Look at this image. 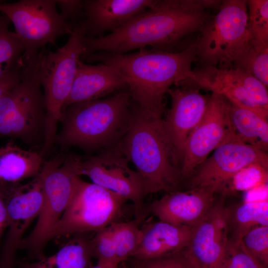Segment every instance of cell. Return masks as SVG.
<instances>
[{"label": "cell", "mask_w": 268, "mask_h": 268, "mask_svg": "<svg viewBox=\"0 0 268 268\" xmlns=\"http://www.w3.org/2000/svg\"><path fill=\"white\" fill-rule=\"evenodd\" d=\"M216 0H161L118 30L83 39L81 59L96 52L123 54L151 47L169 51L184 38L200 31L211 17L207 10L219 7Z\"/></svg>", "instance_id": "cell-1"}, {"label": "cell", "mask_w": 268, "mask_h": 268, "mask_svg": "<svg viewBox=\"0 0 268 268\" xmlns=\"http://www.w3.org/2000/svg\"><path fill=\"white\" fill-rule=\"evenodd\" d=\"M84 60L111 66L126 79L133 102L158 117L166 112L165 95L173 85L178 86L197 61L194 43L178 52L146 48L123 54L96 52Z\"/></svg>", "instance_id": "cell-2"}, {"label": "cell", "mask_w": 268, "mask_h": 268, "mask_svg": "<svg viewBox=\"0 0 268 268\" xmlns=\"http://www.w3.org/2000/svg\"><path fill=\"white\" fill-rule=\"evenodd\" d=\"M116 147L134 165L145 195L170 193L178 185L180 163L165 130L163 118L132 102L128 130Z\"/></svg>", "instance_id": "cell-3"}, {"label": "cell", "mask_w": 268, "mask_h": 268, "mask_svg": "<svg viewBox=\"0 0 268 268\" xmlns=\"http://www.w3.org/2000/svg\"><path fill=\"white\" fill-rule=\"evenodd\" d=\"M132 117L128 89L102 99L70 104L62 110L55 142L92 151L116 146L126 134Z\"/></svg>", "instance_id": "cell-4"}, {"label": "cell", "mask_w": 268, "mask_h": 268, "mask_svg": "<svg viewBox=\"0 0 268 268\" xmlns=\"http://www.w3.org/2000/svg\"><path fill=\"white\" fill-rule=\"evenodd\" d=\"M84 37L81 24L73 29L62 47L55 52L44 47L38 53L35 64L46 108L45 136L41 150L44 155L55 142L57 124L74 80Z\"/></svg>", "instance_id": "cell-5"}, {"label": "cell", "mask_w": 268, "mask_h": 268, "mask_svg": "<svg viewBox=\"0 0 268 268\" xmlns=\"http://www.w3.org/2000/svg\"><path fill=\"white\" fill-rule=\"evenodd\" d=\"M46 108L35 63L24 64L19 82L0 98V136L43 145Z\"/></svg>", "instance_id": "cell-6"}, {"label": "cell", "mask_w": 268, "mask_h": 268, "mask_svg": "<svg viewBox=\"0 0 268 268\" xmlns=\"http://www.w3.org/2000/svg\"><path fill=\"white\" fill-rule=\"evenodd\" d=\"M78 158H65L60 154L44 164L42 208L33 229L18 247L26 251L31 260L38 261L45 257L44 250L50 241L51 233L72 198L75 177L79 176Z\"/></svg>", "instance_id": "cell-7"}, {"label": "cell", "mask_w": 268, "mask_h": 268, "mask_svg": "<svg viewBox=\"0 0 268 268\" xmlns=\"http://www.w3.org/2000/svg\"><path fill=\"white\" fill-rule=\"evenodd\" d=\"M194 42L197 61L202 65L230 67L248 45L247 0H224Z\"/></svg>", "instance_id": "cell-8"}, {"label": "cell", "mask_w": 268, "mask_h": 268, "mask_svg": "<svg viewBox=\"0 0 268 268\" xmlns=\"http://www.w3.org/2000/svg\"><path fill=\"white\" fill-rule=\"evenodd\" d=\"M127 201L115 193L76 176L72 198L52 230L50 240L96 232L109 226L116 222Z\"/></svg>", "instance_id": "cell-9"}, {"label": "cell", "mask_w": 268, "mask_h": 268, "mask_svg": "<svg viewBox=\"0 0 268 268\" xmlns=\"http://www.w3.org/2000/svg\"><path fill=\"white\" fill-rule=\"evenodd\" d=\"M0 12L14 25L24 47L25 64L36 62L40 51L57 39L70 35L73 30L57 8L56 0H21L12 3L0 1Z\"/></svg>", "instance_id": "cell-10"}, {"label": "cell", "mask_w": 268, "mask_h": 268, "mask_svg": "<svg viewBox=\"0 0 268 268\" xmlns=\"http://www.w3.org/2000/svg\"><path fill=\"white\" fill-rule=\"evenodd\" d=\"M181 85L210 91L232 104L250 110L268 120L267 87L243 68L202 65L192 69Z\"/></svg>", "instance_id": "cell-11"}, {"label": "cell", "mask_w": 268, "mask_h": 268, "mask_svg": "<svg viewBox=\"0 0 268 268\" xmlns=\"http://www.w3.org/2000/svg\"><path fill=\"white\" fill-rule=\"evenodd\" d=\"M130 161L115 146L85 159L78 157L79 175L87 176L92 183L132 202L135 218L146 215V196L142 181Z\"/></svg>", "instance_id": "cell-12"}, {"label": "cell", "mask_w": 268, "mask_h": 268, "mask_svg": "<svg viewBox=\"0 0 268 268\" xmlns=\"http://www.w3.org/2000/svg\"><path fill=\"white\" fill-rule=\"evenodd\" d=\"M7 212V232L0 256V268H14L15 254L23 236L38 217L43 204V173L30 182L0 185Z\"/></svg>", "instance_id": "cell-13"}, {"label": "cell", "mask_w": 268, "mask_h": 268, "mask_svg": "<svg viewBox=\"0 0 268 268\" xmlns=\"http://www.w3.org/2000/svg\"><path fill=\"white\" fill-rule=\"evenodd\" d=\"M259 163L268 168L266 151L237 141L222 144L191 176V189H205L223 194L233 177L243 168Z\"/></svg>", "instance_id": "cell-14"}, {"label": "cell", "mask_w": 268, "mask_h": 268, "mask_svg": "<svg viewBox=\"0 0 268 268\" xmlns=\"http://www.w3.org/2000/svg\"><path fill=\"white\" fill-rule=\"evenodd\" d=\"M229 107L228 101L212 93L203 118L186 141L181 164V177H190L212 151L232 141L229 125Z\"/></svg>", "instance_id": "cell-15"}, {"label": "cell", "mask_w": 268, "mask_h": 268, "mask_svg": "<svg viewBox=\"0 0 268 268\" xmlns=\"http://www.w3.org/2000/svg\"><path fill=\"white\" fill-rule=\"evenodd\" d=\"M229 239L228 207L215 202L180 254L189 268H219Z\"/></svg>", "instance_id": "cell-16"}, {"label": "cell", "mask_w": 268, "mask_h": 268, "mask_svg": "<svg viewBox=\"0 0 268 268\" xmlns=\"http://www.w3.org/2000/svg\"><path fill=\"white\" fill-rule=\"evenodd\" d=\"M171 108L163 123L175 155L181 164L186 141L206 110L209 98L199 89L186 85L170 88Z\"/></svg>", "instance_id": "cell-17"}, {"label": "cell", "mask_w": 268, "mask_h": 268, "mask_svg": "<svg viewBox=\"0 0 268 268\" xmlns=\"http://www.w3.org/2000/svg\"><path fill=\"white\" fill-rule=\"evenodd\" d=\"M156 0H84L85 37L96 38L114 32L152 6Z\"/></svg>", "instance_id": "cell-18"}, {"label": "cell", "mask_w": 268, "mask_h": 268, "mask_svg": "<svg viewBox=\"0 0 268 268\" xmlns=\"http://www.w3.org/2000/svg\"><path fill=\"white\" fill-rule=\"evenodd\" d=\"M215 194L205 189L174 191L152 202L148 206L147 210L159 220L195 227L215 203Z\"/></svg>", "instance_id": "cell-19"}, {"label": "cell", "mask_w": 268, "mask_h": 268, "mask_svg": "<svg viewBox=\"0 0 268 268\" xmlns=\"http://www.w3.org/2000/svg\"><path fill=\"white\" fill-rule=\"evenodd\" d=\"M126 89H128L126 79L111 66L101 63L88 65L79 60L70 92L63 109L72 104L101 99Z\"/></svg>", "instance_id": "cell-20"}, {"label": "cell", "mask_w": 268, "mask_h": 268, "mask_svg": "<svg viewBox=\"0 0 268 268\" xmlns=\"http://www.w3.org/2000/svg\"><path fill=\"white\" fill-rule=\"evenodd\" d=\"M195 227L161 220L145 223L141 227L139 243L131 258L145 260L180 252L188 246Z\"/></svg>", "instance_id": "cell-21"}, {"label": "cell", "mask_w": 268, "mask_h": 268, "mask_svg": "<svg viewBox=\"0 0 268 268\" xmlns=\"http://www.w3.org/2000/svg\"><path fill=\"white\" fill-rule=\"evenodd\" d=\"M40 151L23 149L12 141L0 147V185H12L40 172L44 162Z\"/></svg>", "instance_id": "cell-22"}, {"label": "cell", "mask_w": 268, "mask_h": 268, "mask_svg": "<svg viewBox=\"0 0 268 268\" xmlns=\"http://www.w3.org/2000/svg\"><path fill=\"white\" fill-rule=\"evenodd\" d=\"M229 125L232 141L248 144L265 151L268 150V120L230 103Z\"/></svg>", "instance_id": "cell-23"}, {"label": "cell", "mask_w": 268, "mask_h": 268, "mask_svg": "<svg viewBox=\"0 0 268 268\" xmlns=\"http://www.w3.org/2000/svg\"><path fill=\"white\" fill-rule=\"evenodd\" d=\"M85 234L73 235L54 254L28 265L30 268H90L93 257L90 239Z\"/></svg>", "instance_id": "cell-24"}, {"label": "cell", "mask_w": 268, "mask_h": 268, "mask_svg": "<svg viewBox=\"0 0 268 268\" xmlns=\"http://www.w3.org/2000/svg\"><path fill=\"white\" fill-rule=\"evenodd\" d=\"M230 240L240 242L250 230L258 226H268V200L244 201L234 208L228 207Z\"/></svg>", "instance_id": "cell-25"}, {"label": "cell", "mask_w": 268, "mask_h": 268, "mask_svg": "<svg viewBox=\"0 0 268 268\" xmlns=\"http://www.w3.org/2000/svg\"><path fill=\"white\" fill-rule=\"evenodd\" d=\"M10 22L0 12V80L20 71L24 66V47L16 34L9 30Z\"/></svg>", "instance_id": "cell-26"}, {"label": "cell", "mask_w": 268, "mask_h": 268, "mask_svg": "<svg viewBox=\"0 0 268 268\" xmlns=\"http://www.w3.org/2000/svg\"><path fill=\"white\" fill-rule=\"evenodd\" d=\"M145 217L126 222L116 221L109 226L119 265L131 258L136 250L139 241L140 224Z\"/></svg>", "instance_id": "cell-27"}, {"label": "cell", "mask_w": 268, "mask_h": 268, "mask_svg": "<svg viewBox=\"0 0 268 268\" xmlns=\"http://www.w3.org/2000/svg\"><path fill=\"white\" fill-rule=\"evenodd\" d=\"M233 66L248 71L268 87V43L251 38Z\"/></svg>", "instance_id": "cell-28"}, {"label": "cell", "mask_w": 268, "mask_h": 268, "mask_svg": "<svg viewBox=\"0 0 268 268\" xmlns=\"http://www.w3.org/2000/svg\"><path fill=\"white\" fill-rule=\"evenodd\" d=\"M268 169L260 164H250L238 171L231 179L222 195L236 191H247L267 184Z\"/></svg>", "instance_id": "cell-29"}, {"label": "cell", "mask_w": 268, "mask_h": 268, "mask_svg": "<svg viewBox=\"0 0 268 268\" xmlns=\"http://www.w3.org/2000/svg\"><path fill=\"white\" fill-rule=\"evenodd\" d=\"M248 26L251 38L268 43V0H247Z\"/></svg>", "instance_id": "cell-30"}, {"label": "cell", "mask_w": 268, "mask_h": 268, "mask_svg": "<svg viewBox=\"0 0 268 268\" xmlns=\"http://www.w3.org/2000/svg\"><path fill=\"white\" fill-rule=\"evenodd\" d=\"M245 250L263 266H268V226H258L248 231L241 239Z\"/></svg>", "instance_id": "cell-31"}, {"label": "cell", "mask_w": 268, "mask_h": 268, "mask_svg": "<svg viewBox=\"0 0 268 268\" xmlns=\"http://www.w3.org/2000/svg\"><path fill=\"white\" fill-rule=\"evenodd\" d=\"M90 245L93 257L97 259V263L119 266L109 226L96 232L94 237L90 239Z\"/></svg>", "instance_id": "cell-32"}, {"label": "cell", "mask_w": 268, "mask_h": 268, "mask_svg": "<svg viewBox=\"0 0 268 268\" xmlns=\"http://www.w3.org/2000/svg\"><path fill=\"white\" fill-rule=\"evenodd\" d=\"M219 268H268L254 259L244 248L241 241L229 239Z\"/></svg>", "instance_id": "cell-33"}, {"label": "cell", "mask_w": 268, "mask_h": 268, "mask_svg": "<svg viewBox=\"0 0 268 268\" xmlns=\"http://www.w3.org/2000/svg\"><path fill=\"white\" fill-rule=\"evenodd\" d=\"M60 14L66 23L73 30L83 23L85 16L81 0H56Z\"/></svg>", "instance_id": "cell-34"}, {"label": "cell", "mask_w": 268, "mask_h": 268, "mask_svg": "<svg viewBox=\"0 0 268 268\" xmlns=\"http://www.w3.org/2000/svg\"><path fill=\"white\" fill-rule=\"evenodd\" d=\"M134 268H189L180 252L157 258L134 260Z\"/></svg>", "instance_id": "cell-35"}, {"label": "cell", "mask_w": 268, "mask_h": 268, "mask_svg": "<svg viewBox=\"0 0 268 268\" xmlns=\"http://www.w3.org/2000/svg\"><path fill=\"white\" fill-rule=\"evenodd\" d=\"M245 201L268 200V185L263 184L246 192Z\"/></svg>", "instance_id": "cell-36"}, {"label": "cell", "mask_w": 268, "mask_h": 268, "mask_svg": "<svg viewBox=\"0 0 268 268\" xmlns=\"http://www.w3.org/2000/svg\"><path fill=\"white\" fill-rule=\"evenodd\" d=\"M21 71L16 72L0 80V98L20 81Z\"/></svg>", "instance_id": "cell-37"}, {"label": "cell", "mask_w": 268, "mask_h": 268, "mask_svg": "<svg viewBox=\"0 0 268 268\" xmlns=\"http://www.w3.org/2000/svg\"><path fill=\"white\" fill-rule=\"evenodd\" d=\"M7 226L8 220L5 204L3 193L0 187V242Z\"/></svg>", "instance_id": "cell-38"}, {"label": "cell", "mask_w": 268, "mask_h": 268, "mask_svg": "<svg viewBox=\"0 0 268 268\" xmlns=\"http://www.w3.org/2000/svg\"><path fill=\"white\" fill-rule=\"evenodd\" d=\"M118 267H114L97 263L96 265L92 266L90 268H117Z\"/></svg>", "instance_id": "cell-39"}, {"label": "cell", "mask_w": 268, "mask_h": 268, "mask_svg": "<svg viewBox=\"0 0 268 268\" xmlns=\"http://www.w3.org/2000/svg\"><path fill=\"white\" fill-rule=\"evenodd\" d=\"M22 268H30L29 267L27 263H25L22 266Z\"/></svg>", "instance_id": "cell-40"}]
</instances>
